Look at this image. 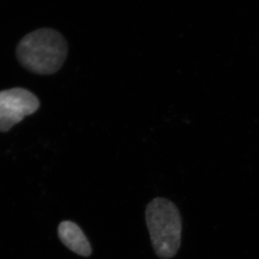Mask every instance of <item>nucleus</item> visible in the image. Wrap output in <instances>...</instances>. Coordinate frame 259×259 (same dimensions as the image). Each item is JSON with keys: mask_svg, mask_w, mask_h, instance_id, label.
Returning <instances> with one entry per match:
<instances>
[{"mask_svg": "<svg viewBox=\"0 0 259 259\" xmlns=\"http://www.w3.org/2000/svg\"><path fill=\"white\" fill-rule=\"evenodd\" d=\"M68 51L62 34L54 29L41 28L22 38L17 47L16 56L20 64L32 74L51 75L62 67Z\"/></svg>", "mask_w": 259, "mask_h": 259, "instance_id": "1", "label": "nucleus"}, {"mask_svg": "<svg viewBox=\"0 0 259 259\" xmlns=\"http://www.w3.org/2000/svg\"><path fill=\"white\" fill-rule=\"evenodd\" d=\"M146 223L155 253L160 258H173L180 249L182 223L173 202L157 197L148 204Z\"/></svg>", "mask_w": 259, "mask_h": 259, "instance_id": "2", "label": "nucleus"}, {"mask_svg": "<svg viewBox=\"0 0 259 259\" xmlns=\"http://www.w3.org/2000/svg\"><path fill=\"white\" fill-rule=\"evenodd\" d=\"M40 102L26 89L15 88L0 91V132L6 133L27 116L35 113Z\"/></svg>", "mask_w": 259, "mask_h": 259, "instance_id": "3", "label": "nucleus"}, {"mask_svg": "<svg viewBox=\"0 0 259 259\" xmlns=\"http://www.w3.org/2000/svg\"><path fill=\"white\" fill-rule=\"evenodd\" d=\"M58 236L63 244L81 256L91 255L92 247L82 230L71 221H63L58 227Z\"/></svg>", "mask_w": 259, "mask_h": 259, "instance_id": "4", "label": "nucleus"}]
</instances>
